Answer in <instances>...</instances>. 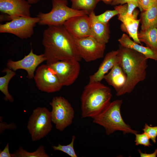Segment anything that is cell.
<instances>
[{"label": "cell", "mask_w": 157, "mask_h": 157, "mask_svg": "<svg viewBox=\"0 0 157 157\" xmlns=\"http://www.w3.org/2000/svg\"><path fill=\"white\" fill-rule=\"evenodd\" d=\"M39 18L18 17L0 25V33L14 34L22 39L30 38L34 33V28L38 23Z\"/></svg>", "instance_id": "8"}, {"label": "cell", "mask_w": 157, "mask_h": 157, "mask_svg": "<svg viewBox=\"0 0 157 157\" xmlns=\"http://www.w3.org/2000/svg\"><path fill=\"white\" fill-rule=\"evenodd\" d=\"M28 2L30 4H35L38 3L40 0H27Z\"/></svg>", "instance_id": "35"}, {"label": "cell", "mask_w": 157, "mask_h": 157, "mask_svg": "<svg viewBox=\"0 0 157 157\" xmlns=\"http://www.w3.org/2000/svg\"><path fill=\"white\" fill-rule=\"evenodd\" d=\"M118 63L127 76L126 83L118 96L131 92L137 84L146 78L147 59L142 53L121 45L117 50Z\"/></svg>", "instance_id": "2"}, {"label": "cell", "mask_w": 157, "mask_h": 157, "mask_svg": "<svg viewBox=\"0 0 157 157\" xmlns=\"http://www.w3.org/2000/svg\"><path fill=\"white\" fill-rule=\"evenodd\" d=\"M52 8L47 13L39 12L37 16L40 19L38 24L49 26L63 25L70 18L75 16L88 15L87 11L77 10L68 6L67 0H52Z\"/></svg>", "instance_id": "5"}, {"label": "cell", "mask_w": 157, "mask_h": 157, "mask_svg": "<svg viewBox=\"0 0 157 157\" xmlns=\"http://www.w3.org/2000/svg\"><path fill=\"white\" fill-rule=\"evenodd\" d=\"M31 5L25 0H0V10L10 20L18 17H31Z\"/></svg>", "instance_id": "14"}, {"label": "cell", "mask_w": 157, "mask_h": 157, "mask_svg": "<svg viewBox=\"0 0 157 157\" xmlns=\"http://www.w3.org/2000/svg\"><path fill=\"white\" fill-rule=\"evenodd\" d=\"M118 41L122 46L141 53L148 59H151L157 61L156 52L148 47H144L132 41L127 35L123 34Z\"/></svg>", "instance_id": "18"}, {"label": "cell", "mask_w": 157, "mask_h": 157, "mask_svg": "<svg viewBox=\"0 0 157 157\" xmlns=\"http://www.w3.org/2000/svg\"><path fill=\"white\" fill-rule=\"evenodd\" d=\"M0 157H12L11 154L9 151V143H7L4 149L2 151L0 150Z\"/></svg>", "instance_id": "33"}, {"label": "cell", "mask_w": 157, "mask_h": 157, "mask_svg": "<svg viewBox=\"0 0 157 157\" xmlns=\"http://www.w3.org/2000/svg\"><path fill=\"white\" fill-rule=\"evenodd\" d=\"M104 3L107 4L111 5L113 0H101Z\"/></svg>", "instance_id": "36"}, {"label": "cell", "mask_w": 157, "mask_h": 157, "mask_svg": "<svg viewBox=\"0 0 157 157\" xmlns=\"http://www.w3.org/2000/svg\"><path fill=\"white\" fill-rule=\"evenodd\" d=\"M33 78L36 86L42 92L53 93L59 91L63 87L55 72L47 64L38 67Z\"/></svg>", "instance_id": "9"}, {"label": "cell", "mask_w": 157, "mask_h": 157, "mask_svg": "<svg viewBox=\"0 0 157 157\" xmlns=\"http://www.w3.org/2000/svg\"><path fill=\"white\" fill-rule=\"evenodd\" d=\"M156 2L157 0H138L139 9L142 11L146 10Z\"/></svg>", "instance_id": "30"}, {"label": "cell", "mask_w": 157, "mask_h": 157, "mask_svg": "<svg viewBox=\"0 0 157 157\" xmlns=\"http://www.w3.org/2000/svg\"><path fill=\"white\" fill-rule=\"evenodd\" d=\"M49 104L52 107V122L57 130L63 131L72 124L74 110L69 102L62 96L53 97Z\"/></svg>", "instance_id": "7"}, {"label": "cell", "mask_w": 157, "mask_h": 157, "mask_svg": "<svg viewBox=\"0 0 157 157\" xmlns=\"http://www.w3.org/2000/svg\"><path fill=\"white\" fill-rule=\"evenodd\" d=\"M48 65L55 72L63 86L73 83L80 70L79 61L74 60L59 61Z\"/></svg>", "instance_id": "10"}, {"label": "cell", "mask_w": 157, "mask_h": 157, "mask_svg": "<svg viewBox=\"0 0 157 157\" xmlns=\"http://www.w3.org/2000/svg\"><path fill=\"white\" fill-rule=\"evenodd\" d=\"M94 11L89 15L91 36L99 42L106 44L110 38L109 24L99 22Z\"/></svg>", "instance_id": "15"}, {"label": "cell", "mask_w": 157, "mask_h": 157, "mask_svg": "<svg viewBox=\"0 0 157 157\" xmlns=\"http://www.w3.org/2000/svg\"><path fill=\"white\" fill-rule=\"evenodd\" d=\"M140 8L138 3L135 2H129L123 5L116 6L114 7L118 13V19L126 17L137 18L138 12L135 10L136 7Z\"/></svg>", "instance_id": "23"}, {"label": "cell", "mask_w": 157, "mask_h": 157, "mask_svg": "<svg viewBox=\"0 0 157 157\" xmlns=\"http://www.w3.org/2000/svg\"><path fill=\"white\" fill-rule=\"evenodd\" d=\"M0 118L1 117H0ZM1 119V122L0 123V133L1 134L3 131L6 129H13L16 128V126L15 124L14 123H11L10 124H8L7 123L2 122Z\"/></svg>", "instance_id": "31"}, {"label": "cell", "mask_w": 157, "mask_h": 157, "mask_svg": "<svg viewBox=\"0 0 157 157\" xmlns=\"http://www.w3.org/2000/svg\"><path fill=\"white\" fill-rule=\"evenodd\" d=\"M141 30L157 28V2L147 10H143L140 14Z\"/></svg>", "instance_id": "19"}, {"label": "cell", "mask_w": 157, "mask_h": 157, "mask_svg": "<svg viewBox=\"0 0 157 157\" xmlns=\"http://www.w3.org/2000/svg\"><path fill=\"white\" fill-rule=\"evenodd\" d=\"M141 157H156L157 155V149L152 153L147 154L142 152L140 149L138 150Z\"/></svg>", "instance_id": "34"}, {"label": "cell", "mask_w": 157, "mask_h": 157, "mask_svg": "<svg viewBox=\"0 0 157 157\" xmlns=\"http://www.w3.org/2000/svg\"><path fill=\"white\" fill-rule=\"evenodd\" d=\"M118 51H112L107 53L97 70L89 76V82H101L104 76L118 63Z\"/></svg>", "instance_id": "16"}, {"label": "cell", "mask_w": 157, "mask_h": 157, "mask_svg": "<svg viewBox=\"0 0 157 157\" xmlns=\"http://www.w3.org/2000/svg\"><path fill=\"white\" fill-rule=\"evenodd\" d=\"M71 8L77 10L88 11L90 14L93 11L97 4L101 0H70Z\"/></svg>", "instance_id": "24"}, {"label": "cell", "mask_w": 157, "mask_h": 157, "mask_svg": "<svg viewBox=\"0 0 157 157\" xmlns=\"http://www.w3.org/2000/svg\"><path fill=\"white\" fill-rule=\"evenodd\" d=\"M138 37L140 42H144L148 47L157 52V28L141 30L138 33Z\"/></svg>", "instance_id": "21"}, {"label": "cell", "mask_w": 157, "mask_h": 157, "mask_svg": "<svg viewBox=\"0 0 157 157\" xmlns=\"http://www.w3.org/2000/svg\"><path fill=\"white\" fill-rule=\"evenodd\" d=\"M51 112L45 107H38L34 109L29 117L27 128L33 141L39 140L51 131Z\"/></svg>", "instance_id": "6"}, {"label": "cell", "mask_w": 157, "mask_h": 157, "mask_svg": "<svg viewBox=\"0 0 157 157\" xmlns=\"http://www.w3.org/2000/svg\"><path fill=\"white\" fill-rule=\"evenodd\" d=\"M122 23L121 28L126 31L136 43L142 45L138 37V28L140 19L134 17H126L119 20Z\"/></svg>", "instance_id": "20"}, {"label": "cell", "mask_w": 157, "mask_h": 157, "mask_svg": "<svg viewBox=\"0 0 157 157\" xmlns=\"http://www.w3.org/2000/svg\"><path fill=\"white\" fill-rule=\"evenodd\" d=\"M154 143L156 142L157 137V126H152L146 123L142 129Z\"/></svg>", "instance_id": "29"}, {"label": "cell", "mask_w": 157, "mask_h": 157, "mask_svg": "<svg viewBox=\"0 0 157 157\" xmlns=\"http://www.w3.org/2000/svg\"><path fill=\"white\" fill-rule=\"evenodd\" d=\"M118 15V12L115 9L107 10L101 14L96 15V16L97 20L99 22L104 24H107L111 18Z\"/></svg>", "instance_id": "27"}, {"label": "cell", "mask_w": 157, "mask_h": 157, "mask_svg": "<svg viewBox=\"0 0 157 157\" xmlns=\"http://www.w3.org/2000/svg\"><path fill=\"white\" fill-rule=\"evenodd\" d=\"M104 79L109 84L114 88L117 93L125 85L127 80V76L118 63L104 76Z\"/></svg>", "instance_id": "17"}, {"label": "cell", "mask_w": 157, "mask_h": 157, "mask_svg": "<svg viewBox=\"0 0 157 157\" xmlns=\"http://www.w3.org/2000/svg\"><path fill=\"white\" fill-rule=\"evenodd\" d=\"M12 157H49V156L46 153L44 147L41 145L36 150L33 152H28L24 149L21 146L11 154Z\"/></svg>", "instance_id": "25"}, {"label": "cell", "mask_w": 157, "mask_h": 157, "mask_svg": "<svg viewBox=\"0 0 157 157\" xmlns=\"http://www.w3.org/2000/svg\"><path fill=\"white\" fill-rule=\"evenodd\" d=\"M42 44L47 64L68 60L80 61L82 58L77 51L74 39L63 25L52 26L43 32Z\"/></svg>", "instance_id": "1"}, {"label": "cell", "mask_w": 157, "mask_h": 157, "mask_svg": "<svg viewBox=\"0 0 157 157\" xmlns=\"http://www.w3.org/2000/svg\"><path fill=\"white\" fill-rule=\"evenodd\" d=\"M47 59L44 54L37 55L35 54L31 49L28 55L25 56L22 59L17 61L8 60L7 63V67L15 71L22 69L27 73V77L29 79L33 78L36 68L41 63Z\"/></svg>", "instance_id": "12"}, {"label": "cell", "mask_w": 157, "mask_h": 157, "mask_svg": "<svg viewBox=\"0 0 157 157\" xmlns=\"http://www.w3.org/2000/svg\"><path fill=\"white\" fill-rule=\"evenodd\" d=\"M135 142L136 145H142L145 147H149L151 145L150 142V138L145 133L135 134Z\"/></svg>", "instance_id": "28"}, {"label": "cell", "mask_w": 157, "mask_h": 157, "mask_svg": "<svg viewBox=\"0 0 157 157\" xmlns=\"http://www.w3.org/2000/svg\"><path fill=\"white\" fill-rule=\"evenodd\" d=\"M63 26L74 39L91 36L90 18L88 15L73 17L65 22Z\"/></svg>", "instance_id": "13"}, {"label": "cell", "mask_w": 157, "mask_h": 157, "mask_svg": "<svg viewBox=\"0 0 157 157\" xmlns=\"http://www.w3.org/2000/svg\"><path fill=\"white\" fill-rule=\"evenodd\" d=\"M122 103V100L118 99L110 102L102 112L92 118L93 123L104 128L107 135L118 131H122L124 134L135 135L139 132L132 129L123 120L120 111Z\"/></svg>", "instance_id": "4"}, {"label": "cell", "mask_w": 157, "mask_h": 157, "mask_svg": "<svg viewBox=\"0 0 157 157\" xmlns=\"http://www.w3.org/2000/svg\"><path fill=\"white\" fill-rule=\"evenodd\" d=\"M131 2H135L139 4L138 0H113L111 5L116 6L119 4L123 5Z\"/></svg>", "instance_id": "32"}, {"label": "cell", "mask_w": 157, "mask_h": 157, "mask_svg": "<svg viewBox=\"0 0 157 157\" xmlns=\"http://www.w3.org/2000/svg\"><path fill=\"white\" fill-rule=\"evenodd\" d=\"M74 41L78 54L86 62H91L103 57L106 44L99 42L92 36L74 39Z\"/></svg>", "instance_id": "11"}, {"label": "cell", "mask_w": 157, "mask_h": 157, "mask_svg": "<svg viewBox=\"0 0 157 157\" xmlns=\"http://www.w3.org/2000/svg\"><path fill=\"white\" fill-rule=\"evenodd\" d=\"M75 138L76 136L73 135L72 137L71 142L69 144L66 145H63L59 144L57 146H52V147L54 150L64 152L71 157H77L74 146Z\"/></svg>", "instance_id": "26"}, {"label": "cell", "mask_w": 157, "mask_h": 157, "mask_svg": "<svg viewBox=\"0 0 157 157\" xmlns=\"http://www.w3.org/2000/svg\"><path fill=\"white\" fill-rule=\"evenodd\" d=\"M112 96L111 89L101 82H89L81 96V118L98 115L110 103Z\"/></svg>", "instance_id": "3"}, {"label": "cell", "mask_w": 157, "mask_h": 157, "mask_svg": "<svg viewBox=\"0 0 157 157\" xmlns=\"http://www.w3.org/2000/svg\"><path fill=\"white\" fill-rule=\"evenodd\" d=\"M1 72L5 73L6 74L0 77V90L5 95V100L13 102L14 99L9 92L8 85L10 80L16 74V72L7 67L4 69Z\"/></svg>", "instance_id": "22"}]
</instances>
